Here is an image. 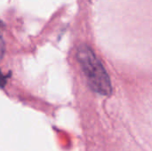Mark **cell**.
I'll list each match as a JSON object with an SVG mask.
<instances>
[{
    "mask_svg": "<svg viewBox=\"0 0 152 151\" xmlns=\"http://www.w3.org/2000/svg\"><path fill=\"white\" fill-rule=\"evenodd\" d=\"M77 60L92 90L102 95H110L112 92L110 77L93 49L86 44L80 45Z\"/></svg>",
    "mask_w": 152,
    "mask_h": 151,
    "instance_id": "6da1fadb",
    "label": "cell"
},
{
    "mask_svg": "<svg viewBox=\"0 0 152 151\" xmlns=\"http://www.w3.org/2000/svg\"><path fill=\"white\" fill-rule=\"evenodd\" d=\"M2 32H3V23L0 20V39H2Z\"/></svg>",
    "mask_w": 152,
    "mask_h": 151,
    "instance_id": "7a4b0ae2",
    "label": "cell"
}]
</instances>
